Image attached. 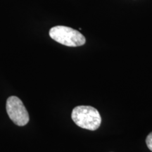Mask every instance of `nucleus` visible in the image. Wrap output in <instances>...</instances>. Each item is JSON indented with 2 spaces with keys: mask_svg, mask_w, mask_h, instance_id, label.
Here are the masks:
<instances>
[{
  "mask_svg": "<svg viewBox=\"0 0 152 152\" xmlns=\"http://www.w3.org/2000/svg\"><path fill=\"white\" fill-rule=\"evenodd\" d=\"M49 36L57 42L67 47H80L86 42L83 34L67 26H58L52 28L49 30Z\"/></svg>",
  "mask_w": 152,
  "mask_h": 152,
  "instance_id": "2",
  "label": "nucleus"
},
{
  "mask_svg": "<svg viewBox=\"0 0 152 152\" xmlns=\"http://www.w3.org/2000/svg\"><path fill=\"white\" fill-rule=\"evenodd\" d=\"M146 143L149 149L152 151V132H150L146 139Z\"/></svg>",
  "mask_w": 152,
  "mask_h": 152,
  "instance_id": "4",
  "label": "nucleus"
},
{
  "mask_svg": "<svg viewBox=\"0 0 152 152\" xmlns=\"http://www.w3.org/2000/svg\"><path fill=\"white\" fill-rule=\"evenodd\" d=\"M9 117L16 125L24 126L29 122V114L22 101L15 96L7 99L6 105Z\"/></svg>",
  "mask_w": 152,
  "mask_h": 152,
  "instance_id": "3",
  "label": "nucleus"
},
{
  "mask_svg": "<svg viewBox=\"0 0 152 152\" xmlns=\"http://www.w3.org/2000/svg\"><path fill=\"white\" fill-rule=\"evenodd\" d=\"M71 117L77 126L89 130L99 128L102 118L98 110L90 106H78L74 108Z\"/></svg>",
  "mask_w": 152,
  "mask_h": 152,
  "instance_id": "1",
  "label": "nucleus"
}]
</instances>
